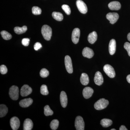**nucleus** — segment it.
I'll return each mask as SVG.
<instances>
[{
    "label": "nucleus",
    "instance_id": "nucleus-1",
    "mask_svg": "<svg viewBox=\"0 0 130 130\" xmlns=\"http://www.w3.org/2000/svg\"><path fill=\"white\" fill-rule=\"evenodd\" d=\"M41 33L45 40L49 41L51 39L52 30L50 26L46 25H43L42 28Z\"/></svg>",
    "mask_w": 130,
    "mask_h": 130
},
{
    "label": "nucleus",
    "instance_id": "nucleus-2",
    "mask_svg": "<svg viewBox=\"0 0 130 130\" xmlns=\"http://www.w3.org/2000/svg\"><path fill=\"white\" fill-rule=\"evenodd\" d=\"M109 104V102L108 100L102 98L98 101L95 103L94 107L96 110H100L105 109Z\"/></svg>",
    "mask_w": 130,
    "mask_h": 130
},
{
    "label": "nucleus",
    "instance_id": "nucleus-3",
    "mask_svg": "<svg viewBox=\"0 0 130 130\" xmlns=\"http://www.w3.org/2000/svg\"><path fill=\"white\" fill-rule=\"evenodd\" d=\"M9 95L10 97L13 100H17L19 97V89L18 86H12L9 89Z\"/></svg>",
    "mask_w": 130,
    "mask_h": 130
},
{
    "label": "nucleus",
    "instance_id": "nucleus-4",
    "mask_svg": "<svg viewBox=\"0 0 130 130\" xmlns=\"http://www.w3.org/2000/svg\"><path fill=\"white\" fill-rule=\"evenodd\" d=\"M103 70L106 74L111 78L115 76V72L113 67L109 64H106L103 67Z\"/></svg>",
    "mask_w": 130,
    "mask_h": 130
},
{
    "label": "nucleus",
    "instance_id": "nucleus-5",
    "mask_svg": "<svg viewBox=\"0 0 130 130\" xmlns=\"http://www.w3.org/2000/svg\"><path fill=\"white\" fill-rule=\"evenodd\" d=\"M75 126L77 130H84L85 123L83 119L80 116H77L75 121Z\"/></svg>",
    "mask_w": 130,
    "mask_h": 130
},
{
    "label": "nucleus",
    "instance_id": "nucleus-6",
    "mask_svg": "<svg viewBox=\"0 0 130 130\" xmlns=\"http://www.w3.org/2000/svg\"><path fill=\"white\" fill-rule=\"evenodd\" d=\"M65 64L67 72L70 74L72 73L73 72L72 61L71 59L68 55L65 56Z\"/></svg>",
    "mask_w": 130,
    "mask_h": 130
},
{
    "label": "nucleus",
    "instance_id": "nucleus-7",
    "mask_svg": "<svg viewBox=\"0 0 130 130\" xmlns=\"http://www.w3.org/2000/svg\"><path fill=\"white\" fill-rule=\"evenodd\" d=\"M76 4L79 11L83 14H85L88 12V8L85 3L81 0H77Z\"/></svg>",
    "mask_w": 130,
    "mask_h": 130
},
{
    "label": "nucleus",
    "instance_id": "nucleus-8",
    "mask_svg": "<svg viewBox=\"0 0 130 130\" xmlns=\"http://www.w3.org/2000/svg\"><path fill=\"white\" fill-rule=\"evenodd\" d=\"M80 35V31L79 29L76 28L73 29L72 35V40L74 44H77L79 41Z\"/></svg>",
    "mask_w": 130,
    "mask_h": 130
},
{
    "label": "nucleus",
    "instance_id": "nucleus-9",
    "mask_svg": "<svg viewBox=\"0 0 130 130\" xmlns=\"http://www.w3.org/2000/svg\"><path fill=\"white\" fill-rule=\"evenodd\" d=\"M106 18L109 20L110 23L113 24L118 20L119 15L117 13H109L107 14Z\"/></svg>",
    "mask_w": 130,
    "mask_h": 130
},
{
    "label": "nucleus",
    "instance_id": "nucleus-10",
    "mask_svg": "<svg viewBox=\"0 0 130 130\" xmlns=\"http://www.w3.org/2000/svg\"><path fill=\"white\" fill-rule=\"evenodd\" d=\"M32 91L31 87L27 85H24L22 86L20 90V94L22 96H26L30 94Z\"/></svg>",
    "mask_w": 130,
    "mask_h": 130
},
{
    "label": "nucleus",
    "instance_id": "nucleus-11",
    "mask_svg": "<svg viewBox=\"0 0 130 130\" xmlns=\"http://www.w3.org/2000/svg\"><path fill=\"white\" fill-rule=\"evenodd\" d=\"M10 125L13 130H17L19 129L20 125V121L17 117H12L10 120Z\"/></svg>",
    "mask_w": 130,
    "mask_h": 130
},
{
    "label": "nucleus",
    "instance_id": "nucleus-12",
    "mask_svg": "<svg viewBox=\"0 0 130 130\" xmlns=\"http://www.w3.org/2000/svg\"><path fill=\"white\" fill-rule=\"evenodd\" d=\"M94 81L96 85L100 86L103 83V78L102 73L100 72L96 73L94 78Z\"/></svg>",
    "mask_w": 130,
    "mask_h": 130
},
{
    "label": "nucleus",
    "instance_id": "nucleus-13",
    "mask_svg": "<svg viewBox=\"0 0 130 130\" xmlns=\"http://www.w3.org/2000/svg\"><path fill=\"white\" fill-rule=\"evenodd\" d=\"M82 54L84 57L89 59L92 58L94 55L93 50L88 47H86L84 48L82 52Z\"/></svg>",
    "mask_w": 130,
    "mask_h": 130
},
{
    "label": "nucleus",
    "instance_id": "nucleus-14",
    "mask_svg": "<svg viewBox=\"0 0 130 130\" xmlns=\"http://www.w3.org/2000/svg\"><path fill=\"white\" fill-rule=\"evenodd\" d=\"M94 90L93 89L89 87L84 88L83 90V94L84 97L85 99H89L92 96Z\"/></svg>",
    "mask_w": 130,
    "mask_h": 130
},
{
    "label": "nucleus",
    "instance_id": "nucleus-15",
    "mask_svg": "<svg viewBox=\"0 0 130 130\" xmlns=\"http://www.w3.org/2000/svg\"><path fill=\"white\" fill-rule=\"evenodd\" d=\"M60 101L62 107L63 108L66 107L67 105L68 98L66 93L64 91L61 92Z\"/></svg>",
    "mask_w": 130,
    "mask_h": 130
},
{
    "label": "nucleus",
    "instance_id": "nucleus-16",
    "mask_svg": "<svg viewBox=\"0 0 130 130\" xmlns=\"http://www.w3.org/2000/svg\"><path fill=\"white\" fill-rule=\"evenodd\" d=\"M33 102V100L31 98H26L21 100L19 102V105L22 107H27L30 106Z\"/></svg>",
    "mask_w": 130,
    "mask_h": 130
},
{
    "label": "nucleus",
    "instance_id": "nucleus-17",
    "mask_svg": "<svg viewBox=\"0 0 130 130\" xmlns=\"http://www.w3.org/2000/svg\"><path fill=\"white\" fill-rule=\"evenodd\" d=\"M116 49V42L115 39L111 40L109 44V51L111 55L115 53Z\"/></svg>",
    "mask_w": 130,
    "mask_h": 130
},
{
    "label": "nucleus",
    "instance_id": "nucleus-18",
    "mask_svg": "<svg viewBox=\"0 0 130 130\" xmlns=\"http://www.w3.org/2000/svg\"><path fill=\"white\" fill-rule=\"evenodd\" d=\"M108 6L111 10H119L121 8V5L119 2L113 1L110 2L108 4Z\"/></svg>",
    "mask_w": 130,
    "mask_h": 130
},
{
    "label": "nucleus",
    "instance_id": "nucleus-19",
    "mask_svg": "<svg viewBox=\"0 0 130 130\" xmlns=\"http://www.w3.org/2000/svg\"><path fill=\"white\" fill-rule=\"evenodd\" d=\"M33 124L30 119H26L24 121L23 129L24 130H31L33 127Z\"/></svg>",
    "mask_w": 130,
    "mask_h": 130
},
{
    "label": "nucleus",
    "instance_id": "nucleus-20",
    "mask_svg": "<svg viewBox=\"0 0 130 130\" xmlns=\"http://www.w3.org/2000/svg\"><path fill=\"white\" fill-rule=\"evenodd\" d=\"M97 37V34L96 32L95 31H93L90 33L88 36V41L91 44H93L96 41Z\"/></svg>",
    "mask_w": 130,
    "mask_h": 130
},
{
    "label": "nucleus",
    "instance_id": "nucleus-21",
    "mask_svg": "<svg viewBox=\"0 0 130 130\" xmlns=\"http://www.w3.org/2000/svg\"><path fill=\"white\" fill-rule=\"evenodd\" d=\"M89 77L88 74L85 73H83L81 74L80 77V81L81 83L83 85H87L89 84Z\"/></svg>",
    "mask_w": 130,
    "mask_h": 130
},
{
    "label": "nucleus",
    "instance_id": "nucleus-22",
    "mask_svg": "<svg viewBox=\"0 0 130 130\" xmlns=\"http://www.w3.org/2000/svg\"><path fill=\"white\" fill-rule=\"evenodd\" d=\"M14 32L18 35L23 34L27 30V27L26 26H24L23 27H20L18 26L15 27L14 28Z\"/></svg>",
    "mask_w": 130,
    "mask_h": 130
},
{
    "label": "nucleus",
    "instance_id": "nucleus-23",
    "mask_svg": "<svg viewBox=\"0 0 130 130\" xmlns=\"http://www.w3.org/2000/svg\"><path fill=\"white\" fill-rule=\"evenodd\" d=\"M101 124L103 127L107 128L109 127L112 124V121L111 120L108 119H104L102 120Z\"/></svg>",
    "mask_w": 130,
    "mask_h": 130
},
{
    "label": "nucleus",
    "instance_id": "nucleus-24",
    "mask_svg": "<svg viewBox=\"0 0 130 130\" xmlns=\"http://www.w3.org/2000/svg\"><path fill=\"white\" fill-rule=\"evenodd\" d=\"M8 109L6 106L2 104L0 105V117L2 118L6 115Z\"/></svg>",
    "mask_w": 130,
    "mask_h": 130
},
{
    "label": "nucleus",
    "instance_id": "nucleus-25",
    "mask_svg": "<svg viewBox=\"0 0 130 130\" xmlns=\"http://www.w3.org/2000/svg\"><path fill=\"white\" fill-rule=\"evenodd\" d=\"M52 16L54 19L58 21H61L63 19V14L59 12H53Z\"/></svg>",
    "mask_w": 130,
    "mask_h": 130
},
{
    "label": "nucleus",
    "instance_id": "nucleus-26",
    "mask_svg": "<svg viewBox=\"0 0 130 130\" xmlns=\"http://www.w3.org/2000/svg\"><path fill=\"white\" fill-rule=\"evenodd\" d=\"M1 35L3 38L5 40H8L11 39L12 35L6 31H2L1 32Z\"/></svg>",
    "mask_w": 130,
    "mask_h": 130
},
{
    "label": "nucleus",
    "instance_id": "nucleus-27",
    "mask_svg": "<svg viewBox=\"0 0 130 130\" xmlns=\"http://www.w3.org/2000/svg\"><path fill=\"white\" fill-rule=\"evenodd\" d=\"M59 125V121L58 120L54 119L52 120L50 124V128L52 130H55L58 128Z\"/></svg>",
    "mask_w": 130,
    "mask_h": 130
},
{
    "label": "nucleus",
    "instance_id": "nucleus-28",
    "mask_svg": "<svg viewBox=\"0 0 130 130\" xmlns=\"http://www.w3.org/2000/svg\"><path fill=\"white\" fill-rule=\"evenodd\" d=\"M53 113V111L51 110L48 105H46L44 107V114L45 116L52 115Z\"/></svg>",
    "mask_w": 130,
    "mask_h": 130
},
{
    "label": "nucleus",
    "instance_id": "nucleus-29",
    "mask_svg": "<svg viewBox=\"0 0 130 130\" xmlns=\"http://www.w3.org/2000/svg\"><path fill=\"white\" fill-rule=\"evenodd\" d=\"M41 94L43 95H47L48 94V90L47 87L45 85H43L41 87V91H40Z\"/></svg>",
    "mask_w": 130,
    "mask_h": 130
},
{
    "label": "nucleus",
    "instance_id": "nucleus-30",
    "mask_svg": "<svg viewBox=\"0 0 130 130\" xmlns=\"http://www.w3.org/2000/svg\"><path fill=\"white\" fill-rule=\"evenodd\" d=\"M32 13L35 15H39L41 13L42 10L38 7L34 6L32 8Z\"/></svg>",
    "mask_w": 130,
    "mask_h": 130
},
{
    "label": "nucleus",
    "instance_id": "nucleus-31",
    "mask_svg": "<svg viewBox=\"0 0 130 130\" xmlns=\"http://www.w3.org/2000/svg\"><path fill=\"white\" fill-rule=\"evenodd\" d=\"M49 74V72L47 69L45 68L42 69L40 71V75L42 77H46L48 76Z\"/></svg>",
    "mask_w": 130,
    "mask_h": 130
},
{
    "label": "nucleus",
    "instance_id": "nucleus-32",
    "mask_svg": "<svg viewBox=\"0 0 130 130\" xmlns=\"http://www.w3.org/2000/svg\"><path fill=\"white\" fill-rule=\"evenodd\" d=\"M61 7L63 11L67 15H70L71 14V10L69 6L66 5H62Z\"/></svg>",
    "mask_w": 130,
    "mask_h": 130
},
{
    "label": "nucleus",
    "instance_id": "nucleus-33",
    "mask_svg": "<svg viewBox=\"0 0 130 130\" xmlns=\"http://www.w3.org/2000/svg\"><path fill=\"white\" fill-rule=\"evenodd\" d=\"M8 70L6 66L5 65H2L0 67V72L2 74H6Z\"/></svg>",
    "mask_w": 130,
    "mask_h": 130
},
{
    "label": "nucleus",
    "instance_id": "nucleus-34",
    "mask_svg": "<svg viewBox=\"0 0 130 130\" xmlns=\"http://www.w3.org/2000/svg\"><path fill=\"white\" fill-rule=\"evenodd\" d=\"M124 47L128 52V55L130 56V43L128 42H126L124 44Z\"/></svg>",
    "mask_w": 130,
    "mask_h": 130
},
{
    "label": "nucleus",
    "instance_id": "nucleus-35",
    "mask_svg": "<svg viewBox=\"0 0 130 130\" xmlns=\"http://www.w3.org/2000/svg\"><path fill=\"white\" fill-rule=\"evenodd\" d=\"M30 39L28 38H24L22 40V44L24 46H28L29 43Z\"/></svg>",
    "mask_w": 130,
    "mask_h": 130
},
{
    "label": "nucleus",
    "instance_id": "nucleus-36",
    "mask_svg": "<svg viewBox=\"0 0 130 130\" xmlns=\"http://www.w3.org/2000/svg\"><path fill=\"white\" fill-rule=\"evenodd\" d=\"M34 47L35 50L36 51H37L38 50L40 49L41 48H42V45L40 42H37L35 43V45H34Z\"/></svg>",
    "mask_w": 130,
    "mask_h": 130
},
{
    "label": "nucleus",
    "instance_id": "nucleus-37",
    "mask_svg": "<svg viewBox=\"0 0 130 130\" xmlns=\"http://www.w3.org/2000/svg\"><path fill=\"white\" fill-rule=\"evenodd\" d=\"M120 130H127L128 129H127L125 126L124 125H121V126H120V128L119 129Z\"/></svg>",
    "mask_w": 130,
    "mask_h": 130
},
{
    "label": "nucleus",
    "instance_id": "nucleus-38",
    "mask_svg": "<svg viewBox=\"0 0 130 130\" xmlns=\"http://www.w3.org/2000/svg\"><path fill=\"white\" fill-rule=\"evenodd\" d=\"M126 79L128 83L130 84V74L128 75L126 77Z\"/></svg>",
    "mask_w": 130,
    "mask_h": 130
},
{
    "label": "nucleus",
    "instance_id": "nucleus-39",
    "mask_svg": "<svg viewBox=\"0 0 130 130\" xmlns=\"http://www.w3.org/2000/svg\"><path fill=\"white\" fill-rule=\"evenodd\" d=\"M127 38H128V41L130 42V32L128 34V36H127Z\"/></svg>",
    "mask_w": 130,
    "mask_h": 130
},
{
    "label": "nucleus",
    "instance_id": "nucleus-40",
    "mask_svg": "<svg viewBox=\"0 0 130 130\" xmlns=\"http://www.w3.org/2000/svg\"><path fill=\"white\" fill-rule=\"evenodd\" d=\"M111 130H116V129H112Z\"/></svg>",
    "mask_w": 130,
    "mask_h": 130
}]
</instances>
